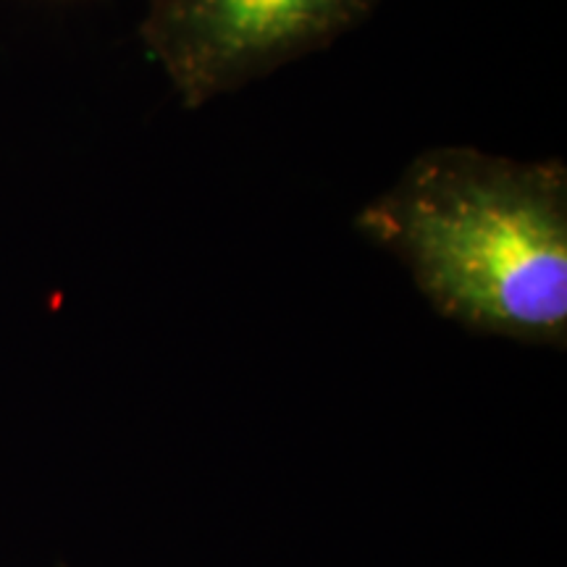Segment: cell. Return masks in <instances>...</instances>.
<instances>
[{
  "label": "cell",
  "instance_id": "6da1fadb",
  "mask_svg": "<svg viewBox=\"0 0 567 567\" xmlns=\"http://www.w3.org/2000/svg\"><path fill=\"white\" fill-rule=\"evenodd\" d=\"M425 302L473 334L567 344V166L471 145L417 153L354 218Z\"/></svg>",
  "mask_w": 567,
  "mask_h": 567
},
{
  "label": "cell",
  "instance_id": "7a4b0ae2",
  "mask_svg": "<svg viewBox=\"0 0 567 567\" xmlns=\"http://www.w3.org/2000/svg\"><path fill=\"white\" fill-rule=\"evenodd\" d=\"M384 0H145L140 40L187 111L334 45Z\"/></svg>",
  "mask_w": 567,
  "mask_h": 567
}]
</instances>
